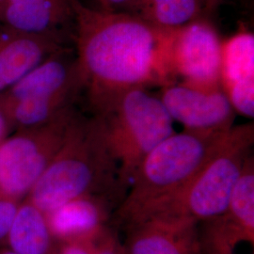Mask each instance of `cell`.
<instances>
[{"label":"cell","instance_id":"1","mask_svg":"<svg viewBox=\"0 0 254 254\" xmlns=\"http://www.w3.org/2000/svg\"><path fill=\"white\" fill-rule=\"evenodd\" d=\"M73 38L84 91L92 110L123 91L175 82L173 31L126 11H105L72 0Z\"/></svg>","mask_w":254,"mask_h":254},{"label":"cell","instance_id":"2","mask_svg":"<svg viewBox=\"0 0 254 254\" xmlns=\"http://www.w3.org/2000/svg\"><path fill=\"white\" fill-rule=\"evenodd\" d=\"M92 194H113L123 200L118 168L96 120L79 114L26 200L48 214L69 200Z\"/></svg>","mask_w":254,"mask_h":254},{"label":"cell","instance_id":"3","mask_svg":"<svg viewBox=\"0 0 254 254\" xmlns=\"http://www.w3.org/2000/svg\"><path fill=\"white\" fill-rule=\"evenodd\" d=\"M229 131L184 130L155 146L138 166L129 193L114 212L119 223L127 227L147 218L181 190L216 154Z\"/></svg>","mask_w":254,"mask_h":254},{"label":"cell","instance_id":"4","mask_svg":"<svg viewBox=\"0 0 254 254\" xmlns=\"http://www.w3.org/2000/svg\"><path fill=\"white\" fill-rule=\"evenodd\" d=\"M93 118L117 165L122 190L155 146L175 133L174 122L158 96L144 88L123 91L93 110Z\"/></svg>","mask_w":254,"mask_h":254},{"label":"cell","instance_id":"5","mask_svg":"<svg viewBox=\"0 0 254 254\" xmlns=\"http://www.w3.org/2000/svg\"><path fill=\"white\" fill-rule=\"evenodd\" d=\"M254 144L253 123L234 126L208 162L147 218L163 216L200 224L223 214L246 164L253 156Z\"/></svg>","mask_w":254,"mask_h":254},{"label":"cell","instance_id":"6","mask_svg":"<svg viewBox=\"0 0 254 254\" xmlns=\"http://www.w3.org/2000/svg\"><path fill=\"white\" fill-rule=\"evenodd\" d=\"M83 91L75 53L64 46L0 94V113L18 130L41 127L75 108Z\"/></svg>","mask_w":254,"mask_h":254},{"label":"cell","instance_id":"7","mask_svg":"<svg viewBox=\"0 0 254 254\" xmlns=\"http://www.w3.org/2000/svg\"><path fill=\"white\" fill-rule=\"evenodd\" d=\"M75 108L41 127L20 129L0 141V197L22 201L69 136Z\"/></svg>","mask_w":254,"mask_h":254},{"label":"cell","instance_id":"8","mask_svg":"<svg viewBox=\"0 0 254 254\" xmlns=\"http://www.w3.org/2000/svg\"><path fill=\"white\" fill-rule=\"evenodd\" d=\"M223 41L208 20L199 19L173 30L170 63L174 79L200 88H221Z\"/></svg>","mask_w":254,"mask_h":254},{"label":"cell","instance_id":"9","mask_svg":"<svg viewBox=\"0 0 254 254\" xmlns=\"http://www.w3.org/2000/svg\"><path fill=\"white\" fill-rule=\"evenodd\" d=\"M199 228L201 254H240L243 244L254 245V160L250 158L228 207Z\"/></svg>","mask_w":254,"mask_h":254},{"label":"cell","instance_id":"10","mask_svg":"<svg viewBox=\"0 0 254 254\" xmlns=\"http://www.w3.org/2000/svg\"><path fill=\"white\" fill-rule=\"evenodd\" d=\"M158 97L173 122L187 131L226 132L235 126L236 112L222 88L200 89L174 82L162 87Z\"/></svg>","mask_w":254,"mask_h":254},{"label":"cell","instance_id":"11","mask_svg":"<svg viewBox=\"0 0 254 254\" xmlns=\"http://www.w3.org/2000/svg\"><path fill=\"white\" fill-rule=\"evenodd\" d=\"M199 223L163 216L127 226L126 254H201Z\"/></svg>","mask_w":254,"mask_h":254},{"label":"cell","instance_id":"12","mask_svg":"<svg viewBox=\"0 0 254 254\" xmlns=\"http://www.w3.org/2000/svg\"><path fill=\"white\" fill-rule=\"evenodd\" d=\"M122 200L113 194H92L69 200L46 214L56 242L91 239L109 225L113 208Z\"/></svg>","mask_w":254,"mask_h":254},{"label":"cell","instance_id":"13","mask_svg":"<svg viewBox=\"0 0 254 254\" xmlns=\"http://www.w3.org/2000/svg\"><path fill=\"white\" fill-rule=\"evenodd\" d=\"M0 25L37 36L65 42L66 30L73 29L72 0H3Z\"/></svg>","mask_w":254,"mask_h":254},{"label":"cell","instance_id":"14","mask_svg":"<svg viewBox=\"0 0 254 254\" xmlns=\"http://www.w3.org/2000/svg\"><path fill=\"white\" fill-rule=\"evenodd\" d=\"M220 85L236 113L254 116V36L242 30L223 41Z\"/></svg>","mask_w":254,"mask_h":254},{"label":"cell","instance_id":"15","mask_svg":"<svg viewBox=\"0 0 254 254\" xmlns=\"http://www.w3.org/2000/svg\"><path fill=\"white\" fill-rule=\"evenodd\" d=\"M63 47L61 40L3 27L0 30V94Z\"/></svg>","mask_w":254,"mask_h":254},{"label":"cell","instance_id":"16","mask_svg":"<svg viewBox=\"0 0 254 254\" xmlns=\"http://www.w3.org/2000/svg\"><path fill=\"white\" fill-rule=\"evenodd\" d=\"M4 245L18 254H52L56 241L51 235L46 214L29 200H22Z\"/></svg>","mask_w":254,"mask_h":254},{"label":"cell","instance_id":"17","mask_svg":"<svg viewBox=\"0 0 254 254\" xmlns=\"http://www.w3.org/2000/svg\"><path fill=\"white\" fill-rule=\"evenodd\" d=\"M214 0H136L126 12L133 13L164 30L173 31L205 18Z\"/></svg>","mask_w":254,"mask_h":254},{"label":"cell","instance_id":"18","mask_svg":"<svg viewBox=\"0 0 254 254\" xmlns=\"http://www.w3.org/2000/svg\"><path fill=\"white\" fill-rule=\"evenodd\" d=\"M21 201L0 197V248L5 244L9 228Z\"/></svg>","mask_w":254,"mask_h":254},{"label":"cell","instance_id":"19","mask_svg":"<svg viewBox=\"0 0 254 254\" xmlns=\"http://www.w3.org/2000/svg\"><path fill=\"white\" fill-rule=\"evenodd\" d=\"M93 237L82 241L56 242L51 254H94Z\"/></svg>","mask_w":254,"mask_h":254},{"label":"cell","instance_id":"20","mask_svg":"<svg viewBox=\"0 0 254 254\" xmlns=\"http://www.w3.org/2000/svg\"><path fill=\"white\" fill-rule=\"evenodd\" d=\"M94 3L95 9L105 10V11H127L136 2V0H92Z\"/></svg>","mask_w":254,"mask_h":254},{"label":"cell","instance_id":"21","mask_svg":"<svg viewBox=\"0 0 254 254\" xmlns=\"http://www.w3.org/2000/svg\"><path fill=\"white\" fill-rule=\"evenodd\" d=\"M0 254H18L14 252H12L11 250H9L8 248H0Z\"/></svg>","mask_w":254,"mask_h":254},{"label":"cell","instance_id":"22","mask_svg":"<svg viewBox=\"0 0 254 254\" xmlns=\"http://www.w3.org/2000/svg\"><path fill=\"white\" fill-rule=\"evenodd\" d=\"M2 2H3V0H0V5L2 4Z\"/></svg>","mask_w":254,"mask_h":254}]
</instances>
